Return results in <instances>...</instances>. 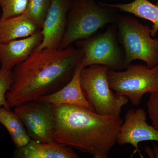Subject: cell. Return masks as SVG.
Here are the masks:
<instances>
[{"label":"cell","mask_w":158,"mask_h":158,"mask_svg":"<svg viewBox=\"0 0 158 158\" xmlns=\"http://www.w3.org/2000/svg\"><path fill=\"white\" fill-rule=\"evenodd\" d=\"M83 57L81 49L71 45L35 51L12 71V84L6 94L10 108L61 89L72 78Z\"/></svg>","instance_id":"obj_1"},{"label":"cell","mask_w":158,"mask_h":158,"mask_svg":"<svg viewBox=\"0 0 158 158\" xmlns=\"http://www.w3.org/2000/svg\"><path fill=\"white\" fill-rule=\"evenodd\" d=\"M56 130L54 140L94 158H107L123 121L71 104L52 105Z\"/></svg>","instance_id":"obj_2"},{"label":"cell","mask_w":158,"mask_h":158,"mask_svg":"<svg viewBox=\"0 0 158 158\" xmlns=\"http://www.w3.org/2000/svg\"><path fill=\"white\" fill-rule=\"evenodd\" d=\"M114 9L94 0H73L59 48H66L73 42L91 37L105 26L115 24L118 15Z\"/></svg>","instance_id":"obj_3"},{"label":"cell","mask_w":158,"mask_h":158,"mask_svg":"<svg viewBox=\"0 0 158 158\" xmlns=\"http://www.w3.org/2000/svg\"><path fill=\"white\" fill-rule=\"evenodd\" d=\"M116 24L118 40L124 49V69L137 59L150 68L158 65V39L152 37L149 26L121 15H118Z\"/></svg>","instance_id":"obj_4"},{"label":"cell","mask_w":158,"mask_h":158,"mask_svg":"<svg viewBox=\"0 0 158 158\" xmlns=\"http://www.w3.org/2000/svg\"><path fill=\"white\" fill-rule=\"evenodd\" d=\"M108 69L100 65L83 68L80 74L82 91L94 112L104 116H120L122 108L127 104L126 97L118 95L110 88Z\"/></svg>","instance_id":"obj_5"},{"label":"cell","mask_w":158,"mask_h":158,"mask_svg":"<svg viewBox=\"0 0 158 158\" xmlns=\"http://www.w3.org/2000/svg\"><path fill=\"white\" fill-rule=\"evenodd\" d=\"M123 71L108 70L110 88L118 94L126 97L133 105L140 103L147 93L158 90V65H130Z\"/></svg>","instance_id":"obj_6"},{"label":"cell","mask_w":158,"mask_h":158,"mask_svg":"<svg viewBox=\"0 0 158 158\" xmlns=\"http://www.w3.org/2000/svg\"><path fill=\"white\" fill-rule=\"evenodd\" d=\"M116 34L117 27L112 24L102 34L76 41L77 46L84 53L80 63L82 68L100 65L108 70L124 69V54L118 46Z\"/></svg>","instance_id":"obj_7"},{"label":"cell","mask_w":158,"mask_h":158,"mask_svg":"<svg viewBox=\"0 0 158 158\" xmlns=\"http://www.w3.org/2000/svg\"><path fill=\"white\" fill-rule=\"evenodd\" d=\"M14 112L22 121L31 140L55 141L56 122L52 105L34 101L15 107Z\"/></svg>","instance_id":"obj_8"},{"label":"cell","mask_w":158,"mask_h":158,"mask_svg":"<svg viewBox=\"0 0 158 158\" xmlns=\"http://www.w3.org/2000/svg\"><path fill=\"white\" fill-rule=\"evenodd\" d=\"M147 113L143 109L129 110L125 116L117 139L120 145L130 144L135 148L134 153L138 152V144L143 141L158 142V131L147 123Z\"/></svg>","instance_id":"obj_9"},{"label":"cell","mask_w":158,"mask_h":158,"mask_svg":"<svg viewBox=\"0 0 158 158\" xmlns=\"http://www.w3.org/2000/svg\"><path fill=\"white\" fill-rule=\"evenodd\" d=\"M71 0H52L41 32L43 39L36 51L59 48L65 33Z\"/></svg>","instance_id":"obj_10"},{"label":"cell","mask_w":158,"mask_h":158,"mask_svg":"<svg viewBox=\"0 0 158 158\" xmlns=\"http://www.w3.org/2000/svg\"><path fill=\"white\" fill-rule=\"evenodd\" d=\"M43 39L40 31L29 37L0 42L1 68L12 70L36 50Z\"/></svg>","instance_id":"obj_11"},{"label":"cell","mask_w":158,"mask_h":158,"mask_svg":"<svg viewBox=\"0 0 158 158\" xmlns=\"http://www.w3.org/2000/svg\"><path fill=\"white\" fill-rule=\"evenodd\" d=\"M80 63L77 66L73 77L67 85L53 93L41 97L37 101L51 105H76L94 112L82 91L80 74L83 68Z\"/></svg>","instance_id":"obj_12"},{"label":"cell","mask_w":158,"mask_h":158,"mask_svg":"<svg viewBox=\"0 0 158 158\" xmlns=\"http://www.w3.org/2000/svg\"><path fill=\"white\" fill-rule=\"evenodd\" d=\"M17 158H78L72 148L56 141L41 142L31 140L14 152Z\"/></svg>","instance_id":"obj_13"},{"label":"cell","mask_w":158,"mask_h":158,"mask_svg":"<svg viewBox=\"0 0 158 158\" xmlns=\"http://www.w3.org/2000/svg\"><path fill=\"white\" fill-rule=\"evenodd\" d=\"M41 29L24 14L6 19L0 18V42L29 37Z\"/></svg>","instance_id":"obj_14"},{"label":"cell","mask_w":158,"mask_h":158,"mask_svg":"<svg viewBox=\"0 0 158 158\" xmlns=\"http://www.w3.org/2000/svg\"><path fill=\"white\" fill-rule=\"evenodd\" d=\"M103 6L128 12L137 17L149 20L153 23L151 36L156 37L158 32V6L148 0H135L127 4H110L100 3Z\"/></svg>","instance_id":"obj_15"},{"label":"cell","mask_w":158,"mask_h":158,"mask_svg":"<svg viewBox=\"0 0 158 158\" xmlns=\"http://www.w3.org/2000/svg\"><path fill=\"white\" fill-rule=\"evenodd\" d=\"M0 123L7 130L17 148L24 147L31 141L23 123L14 111L0 108Z\"/></svg>","instance_id":"obj_16"},{"label":"cell","mask_w":158,"mask_h":158,"mask_svg":"<svg viewBox=\"0 0 158 158\" xmlns=\"http://www.w3.org/2000/svg\"><path fill=\"white\" fill-rule=\"evenodd\" d=\"M52 0H28L23 14L40 27L48 12Z\"/></svg>","instance_id":"obj_17"},{"label":"cell","mask_w":158,"mask_h":158,"mask_svg":"<svg viewBox=\"0 0 158 158\" xmlns=\"http://www.w3.org/2000/svg\"><path fill=\"white\" fill-rule=\"evenodd\" d=\"M28 0H0L2 14L0 18H9L21 15L24 13Z\"/></svg>","instance_id":"obj_18"},{"label":"cell","mask_w":158,"mask_h":158,"mask_svg":"<svg viewBox=\"0 0 158 158\" xmlns=\"http://www.w3.org/2000/svg\"><path fill=\"white\" fill-rule=\"evenodd\" d=\"M13 79L12 70L0 69V108L10 110L6 98V94L10 89Z\"/></svg>","instance_id":"obj_19"},{"label":"cell","mask_w":158,"mask_h":158,"mask_svg":"<svg viewBox=\"0 0 158 158\" xmlns=\"http://www.w3.org/2000/svg\"><path fill=\"white\" fill-rule=\"evenodd\" d=\"M147 105L152 125L158 131V90L150 93Z\"/></svg>","instance_id":"obj_20"},{"label":"cell","mask_w":158,"mask_h":158,"mask_svg":"<svg viewBox=\"0 0 158 158\" xmlns=\"http://www.w3.org/2000/svg\"><path fill=\"white\" fill-rule=\"evenodd\" d=\"M145 152L149 158H158V146L155 145L152 149L148 146L144 148Z\"/></svg>","instance_id":"obj_21"},{"label":"cell","mask_w":158,"mask_h":158,"mask_svg":"<svg viewBox=\"0 0 158 158\" xmlns=\"http://www.w3.org/2000/svg\"><path fill=\"white\" fill-rule=\"evenodd\" d=\"M156 5H158V2H157V3Z\"/></svg>","instance_id":"obj_22"}]
</instances>
